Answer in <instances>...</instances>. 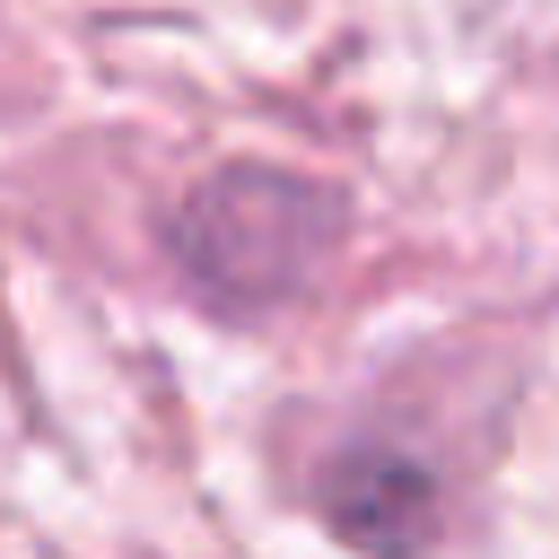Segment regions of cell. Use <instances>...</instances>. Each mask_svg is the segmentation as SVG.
Instances as JSON below:
<instances>
[{"instance_id": "1", "label": "cell", "mask_w": 559, "mask_h": 559, "mask_svg": "<svg viewBox=\"0 0 559 559\" xmlns=\"http://www.w3.org/2000/svg\"><path fill=\"white\" fill-rule=\"evenodd\" d=\"M332 245H341V201L306 175H280V166H227L175 218V253L218 306L297 297Z\"/></svg>"}, {"instance_id": "2", "label": "cell", "mask_w": 559, "mask_h": 559, "mask_svg": "<svg viewBox=\"0 0 559 559\" xmlns=\"http://www.w3.org/2000/svg\"><path fill=\"white\" fill-rule=\"evenodd\" d=\"M332 524L384 559H411L428 533H437V498H428V472L419 463H393V454H349L341 463V498H332Z\"/></svg>"}]
</instances>
